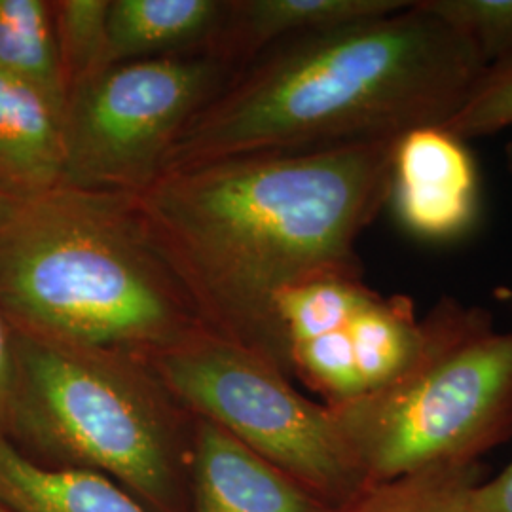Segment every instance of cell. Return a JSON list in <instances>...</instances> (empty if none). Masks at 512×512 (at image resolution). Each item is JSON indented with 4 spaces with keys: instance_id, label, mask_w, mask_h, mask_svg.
I'll list each match as a JSON object with an SVG mask.
<instances>
[{
    "instance_id": "4fadbf2b",
    "label": "cell",
    "mask_w": 512,
    "mask_h": 512,
    "mask_svg": "<svg viewBox=\"0 0 512 512\" xmlns=\"http://www.w3.org/2000/svg\"><path fill=\"white\" fill-rule=\"evenodd\" d=\"M0 505L8 512H152L107 476L33 463L2 433Z\"/></svg>"
},
{
    "instance_id": "ba28073f",
    "label": "cell",
    "mask_w": 512,
    "mask_h": 512,
    "mask_svg": "<svg viewBox=\"0 0 512 512\" xmlns=\"http://www.w3.org/2000/svg\"><path fill=\"white\" fill-rule=\"evenodd\" d=\"M404 228L427 241H450L478 215V175L465 145L442 128H423L397 141L391 196Z\"/></svg>"
},
{
    "instance_id": "2e32d148",
    "label": "cell",
    "mask_w": 512,
    "mask_h": 512,
    "mask_svg": "<svg viewBox=\"0 0 512 512\" xmlns=\"http://www.w3.org/2000/svg\"><path fill=\"white\" fill-rule=\"evenodd\" d=\"M480 461L448 463L389 482L370 484L329 512H467L469 495L482 482Z\"/></svg>"
},
{
    "instance_id": "e0dca14e",
    "label": "cell",
    "mask_w": 512,
    "mask_h": 512,
    "mask_svg": "<svg viewBox=\"0 0 512 512\" xmlns=\"http://www.w3.org/2000/svg\"><path fill=\"white\" fill-rule=\"evenodd\" d=\"M110 0H54L55 35L67 93L107 67Z\"/></svg>"
},
{
    "instance_id": "ffe728a7",
    "label": "cell",
    "mask_w": 512,
    "mask_h": 512,
    "mask_svg": "<svg viewBox=\"0 0 512 512\" xmlns=\"http://www.w3.org/2000/svg\"><path fill=\"white\" fill-rule=\"evenodd\" d=\"M467 512H512V461L492 480L476 484Z\"/></svg>"
},
{
    "instance_id": "8fae6325",
    "label": "cell",
    "mask_w": 512,
    "mask_h": 512,
    "mask_svg": "<svg viewBox=\"0 0 512 512\" xmlns=\"http://www.w3.org/2000/svg\"><path fill=\"white\" fill-rule=\"evenodd\" d=\"M410 0H230L211 50L238 71L277 44L399 12Z\"/></svg>"
},
{
    "instance_id": "5bb4252c",
    "label": "cell",
    "mask_w": 512,
    "mask_h": 512,
    "mask_svg": "<svg viewBox=\"0 0 512 512\" xmlns=\"http://www.w3.org/2000/svg\"><path fill=\"white\" fill-rule=\"evenodd\" d=\"M363 395L401 378L421 349V319L406 294L372 291L349 325Z\"/></svg>"
},
{
    "instance_id": "ac0fdd59",
    "label": "cell",
    "mask_w": 512,
    "mask_h": 512,
    "mask_svg": "<svg viewBox=\"0 0 512 512\" xmlns=\"http://www.w3.org/2000/svg\"><path fill=\"white\" fill-rule=\"evenodd\" d=\"M420 8L471 40L486 65L512 57V0H418Z\"/></svg>"
},
{
    "instance_id": "6da1fadb",
    "label": "cell",
    "mask_w": 512,
    "mask_h": 512,
    "mask_svg": "<svg viewBox=\"0 0 512 512\" xmlns=\"http://www.w3.org/2000/svg\"><path fill=\"white\" fill-rule=\"evenodd\" d=\"M399 139L188 165L133 202L205 329L291 376L275 296L313 275L361 270L357 241L389 203Z\"/></svg>"
},
{
    "instance_id": "7c38bea8",
    "label": "cell",
    "mask_w": 512,
    "mask_h": 512,
    "mask_svg": "<svg viewBox=\"0 0 512 512\" xmlns=\"http://www.w3.org/2000/svg\"><path fill=\"white\" fill-rule=\"evenodd\" d=\"M230 0H110L107 67L207 50Z\"/></svg>"
},
{
    "instance_id": "9a60e30c",
    "label": "cell",
    "mask_w": 512,
    "mask_h": 512,
    "mask_svg": "<svg viewBox=\"0 0 512 512\" xmlns=\"http://www.w3.org/2000/svg\"><path fill=\"white\" fill-rule=\"evenodd\" d=\"M0 73L35 84L65 107L54 2L0 0Z\"/></svg>"
},
{
    "instance_id": "8992f818",
    "label": "cell",
    "mask_w": 512,
    "mask_h": 512,
    "mask_svg": "<svg viewBox=\"0 0 512 512\" xmlns=\"http://www.w3.org/2000/svg\"><path fill=\"white\" fill-rule=\"evenodd\" d=\"M148 363L196 418L215 423L329 507L370 486L329 406L302 395L253 349L202 329Z\"/></svg>"
},
{
    "instance_id": "44dd1931",
    "label": "cell",
    "mask_w": 512,
    "mask_h": 512,
    "mask_svg": "<svg viewBox=\"0 0 512 512\" xmlns=\"http://www.w3.org/2000/svg\"><path fill=\"white\" fill-rule=\"evenodd\" d=\"M16 376V329L0 308V433L4 435V423L8 404L12 397Z\"/></svg>"
},
{
    "instance_id": "3957f363",
    "label": "cell",
    "mask_w": 512,
    "mask_h": 512,
    "mask_svg": "<svg viewBox=\"0 0 512 512\" xmlns=\"http://www.w3.org/2000/svg\"><path fill=\"white\" fill-rule=\"evenodd\" d=\"M0 308L21 334L145 361L205 329L133 196L65 184L0 200Z\"/></svg>"
},
{
    "instance_id": "30bf717a",
    "label": "cell",
    "mask_w": 512,
    "mask_h": 512,
    "mask_svg": "<svg viewBox=\"0 0 512 512\" xmlns=\"http://www.w3.org/2000/svg\"><path fill=\"white\" fill-rule=\"evenodd\" d=\"M65 107L0 73V200L37 198L65 183Z\"/></svg>"
},
{
    "instance_id": "603a6c76",
    "label": "cell",
    "mask_w": 512,
    "mask_h": 512,
    "mask_svg": "<svg viewBox=\"0 0 512 512\" xmlns=\"http://www.w3.org/2000/svg\"><path fill=\"white\" fill-rule=\"evenodd\" d=\"M0 512H8V511H6V509H4V507H2V505H0Z\"/></svg>"
},
{
    "instance_id": "9c48e42d",
    "label": "cell",
    "mask_w": 512,
    "mask_h": 512,
    "mask_svg": "<svg viewBox=\"0 0 512 512\" xmlns=\"http://www.w3.org/2000/svg\"><path fill=\"white\" fill-rule=\"evenodd\" d=\"M192 512H329L308 488L230 437L196 418L190 461Z\"/></svg>"
},
{
    "instance_id": "d6986e66",
    "label": "cell",
    "mask_w": 512,
    "mask_h": 512,
    "mask_svg": "<svg viewBox=\"0 0 512 512\" xmlns=\"http://www.w3.org/2000/svg\"><path fill=\"white\" fill-rule=\"evenodd\" d=\"M511 126L512 57L488 65L465 103L440 128L461 141H469Z\"/></svg>"
},
{
    "instance_id": "7402d4cb",
    "label": "cell",
    "mask_w": 512,
    "mask_h": 512,
    "mask_svg": "<svg viewBox=\"0 0 512 512\" xmlns=\"http://www.w3.org/2000/svg\"><path fill=\"white\" fill-rule=\"evenodd\" d=\"M505 162H507V169L512 177V141L505 147ZM511 308H512V294H511Z\"/></svg>"
},
{
    "instance_id": "7a4b0ae2",
    "label": "cell",
    "mask_w": 512,
    "mask_h": 512,
    "mask_svg": "<svg viewBox=\"0 0 512 512\" xmlns=\"http://www.w3.org/2000/svg\"><path fill=\"white\" fill-rule=\"evenodd\" d=\"M486 67L469 38L418 0L387 16L294 38L232 76L186 126L164 173L440 128Z\"/></svg>"
},
{
    "instance_id": "5b68a950",
    "label": "cell",
    "mask_w": 512,
    "mask_h": 512,
    "mask_svg": "<svg viewBox=\"0 0 512 512\" xmlns=\"http://www.w3.org/2000/svg\"><path fill=\"white\" fill-rule=\"evenodd\" d=\"M416 361L393 384L329 406L368 484L480 461L512 437V330L442 296L421 319Z\"/></svg>"
},
{
    "instance_id": "52a82bcc",
    "label": "cell",
    "mask_w": 512,
    "mask_h": 512,
    "mask_svg": "<svg viewBox=\"0 0 512 512\" xmlns=\"http://www.w3.org/2000/svg\"><path fill=\"white\" fill-rule=\"evenodd\" d=\"M238 73L207 48L126 61L67 93L65 186L135 196L164 173L186 126Z\"/></svg>"
},
{
    "instance_id": "277c9868",
    "label": "cell",
    "mask_w": 512,
    "mask_h": 512,
    "mask_svg": "<svg viewBox=\"0 0 512 512\" xmlns=\"http://www.w3.org/2000/svg\"><path fill=\"white\" fill-rule=\"evenodd\" d=\"M194 423L145 359L16 330L4 437L33 463L107 476L152 512H192Z\"/></svg>"
}]
</instances>
